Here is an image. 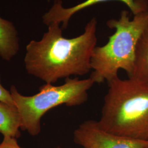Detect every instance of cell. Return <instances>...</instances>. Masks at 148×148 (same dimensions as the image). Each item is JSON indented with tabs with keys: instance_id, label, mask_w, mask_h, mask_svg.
<instances>
[{
	"instance_id": "obj_11",
	"label": "cell",
	"mask_w": 148,
	"mask_h": 148,
	"mask_svg": "<svg viewBox=\"0 0 148 148\" xmlns=\"http://www.w3.org/2000/svg\"><path fill=\"white\" fill-rule=\"evenodd\" d=\"M0 148H21L16 141V138L3 137L2 142L0 143Z\"/></svg>"
},
{
	"instance_id": "obj_6",
	"label": "cell",
	"mask_w": 148,
	"mask_h": 148,
	"mask_svg": "<svg viewBox=\"0 0 148 148\" xmlns=\"http://www.w3.org/2000/svg\"><path fill=\"white\" fill-rule=\"evenodd\" d=\"M111 1H117L123 3L134 16L148 8L147 0H86L69 8H64L61 0H56L51 9L43 16V22L47 26L54 23H62V28L66 29L71 18L77 12L90 6Z\"/></svg>"
},
{
	"instance_id": "obj_14",
	"label": "cell",
	"mask_w": 148,
	"mask_h": 148,
	"mask_svg": "<svg viewBox=\"0 0 148 148\" xmlns=\"http://www.w3.org/2000/svg\"></svg>"
},
{
	"instance_id": "obj_8",
	"label": "cell",
	"mask_w": 148,
	"mask_h": 148,
	"mask_svg": "<svg viewBox=\"0 0 148 148\" xmlns=\"http://www.w3.org/2000/svg\"><path fill=\"white\" fill-rule=\"evenodd\" d=\"M128 78L148 86V27L138 40L132 73Z\"/></svg>"
},
{
	"instance_id": "obj_3",
	"label": "cell",
	"mask_w": 148,
	"mask_h": 148,
	"mask_svg": "<svg viewBox=\"0 0 148 148\" xmlns=\"http://www.w3.org/2000/svg\"><path fill=\"white\" fill-rule=\"evenodd\" d=\"M115 32L103 46H96L91 58L90 78L96 84L108 82L118 77L120 70L129 77L132 73L136 48L139 38L148 27V8L131 19L129 12L123 10L119 19L106 22Z\"/></svg>"
},
{
	"instance_id": "obj_13",
	"label": "cell",
	"mask_w": 148,
	"mask_h": 148,
	"mask_svg": "<svg viewBox=\"0 0 148 148\" xmlns=\"http://www.w3.org/2000/svg\"><path fill=\"white\" fill-rule=\"evenodd\" d=\"M59 148V147H58V148Z\"/></svg>"
},
{
	"instance_id": "obj_2",
	"label": "cell",
	"mask_w": 148,
	"mask_h": 148,
	"mask_svg": "<svg viewBox=\"0 0 148 148\" xmlns=\"http://www.w3.org/2000/svg\"><path fill=\"white\" fill-rule=\"evenodd\" d=\"M108 84L99 125L109 132L148 141V86L119 76Z\"/></svg>"
},
{
	"instance_id": "obj_5",
	"label": "cell",
	"mask_w": 148,
	"mask_h": 148,
	"mask_svg": "<svg viewBox=\"0 0 148 148\" xmlns=\"http://www.w3.org/2000/svg\"><path fill=\"white\" fill-rule=\"evenodd\" d=\"M74 142L84 148H144L148 141L125 137L109 132L98 121L87 120L74 131Z\"/></svg>"
},
{
	"instance_id": "obj_7",
	"label": "cell",
	"mask_w": 148,
	"mask_h": 148,
	"mask_svg": "<svg viewBox=\"0 0 148 148\" xmlns=\"http://www.w3.org/2000/svg\"><path fill=\"white\" fill-rule=\"evenodd\" d=\"M18 32L13 23L0 16V57L10 61L19 49Z\"/></svg>"
},
{
	"instance_id": "obj_9",
	"label": "cell",
	"mask_w": 148,
	"mask_h": 148,
	"mask_svg": "<svg viewBox=\"0 0 148 148\" xmlns=\"http://www.w3.org/2000/svg\"><path fill=\"white\" fill-rule=\"evenodd\" d=\"M21 118L15 106L0 102V133L3 137L18 138L21 135Z\"/></svg>"
},
{
	"instance_id": "obj_4",
	"label": "cell",
	"mask_w": 148,
	"mask_h": 148,
	"mask_svg": "<svg viewBox=\"0 0 148 148\" xmlns=\"http://www.w3.org/2000/svg\"><path fill=\"white\" fill-rule=\"evenodd\" d=\"M94 84L90 77H70L60 86L45 84L31 96L21 95L12 85L10 92L21 118V129L36 136L41 132V119L47 111L62 105L72 107L83 104L88 100V90Z\"/></svg>"
},
{
	"instance_id": "obj_10",
	"label": "cell",
	"mask_w": 148,
	"mask_h": 148,
	"mask_svg": "<svg viewBox=\"0 0 148 148\" xmlns=\"http://www.w3.org/2000/svg\"><path fill=\"white\" fill-rule=\"evenodd\" d=\"M0 102H3L11 106H15L11 92L5 88L1 82V77L0 73Z\"/></svg>"
},
{
	"instance_id": "obj_12",
	"label": "cell",
	"mask_w": 148,
	"mask_h": 148,
	"mask_svg": "<svg viewBox=\"0 0 148 148\" xmlns=\"http://www.w3.org/2000/svg\"><path fill=\"white\" fill-rule=\"evenodd\" d=\"M144 148H148V146H147V147H144Z\"/></svg>"
},
{
	"instance_id": "obj_1",
	"label": "cell",
	"mask_w": 148,
	"mask_h": 148,
	"mask_svg": "<svg viewBox=\"0 0 148 148\" xmlns=\"http://www.w3.org/2000/svg\"><path fill=\"white\" fill-rule=\"evenodd\" d=\"M97 25L96 18H92L81 35L70 38L64 37L59 24L48 25L40 40H32L26 47L27 73L51 84L61 79L88 74L97 46Z\"/></svg>"
}]
</instances>
